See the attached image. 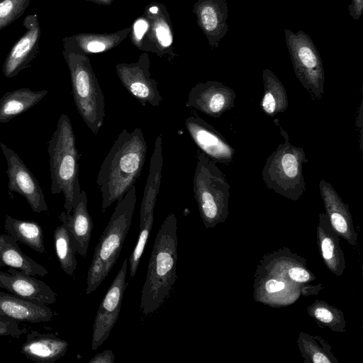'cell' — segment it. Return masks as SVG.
Returning a JSON list of instances; mask_svg holds the SVG:
<instances>
[{
    "mask_svg": "<svg viewBox=\"0 0 363 363\" xmlns=\"http://www.w3.org/2000/svg\"><path fill=\"white\" fill-rule=\"evenodd\" d=\"M325 214L333 230L350 245L356 246L358 234L354 230L352 214L333 186L323 179L318 184Z\"/></svg>",
    "mask_w": 363,
    "mask_h": 363,
    "instance_id": "obj_15",
    "label": "cell"
},
{
    "mask_svg": "<svg viewBox=\"0 0 363 363\" xmlns=\"http://www.w3.org/2000/svg\"><path fill=\"white\" fill-rule=\"evenodd\" d=\"M27 31L11 48L3 66L6 77H13L23 69L37 45L40 27L36 15L28 16L24 21Z\"/></svg>",
    "mask_w": 363,
    "mask_h": 363,
    "instance_id": "obj_21",
    "label": "cell"
},
{
    "mask_svg": "<svg viewBox=\"0 0 363 363\" xmlns=\"http://www.w3.org/2000/svg\"><path fill=\"white\" fill-rule=\"evenodd\" d=\"M308 315L320 328L338 333L346 332V320L343 312L323 300H315L306 308Z\"/></svg>",
    "mask_w": 363,
    "mask_h": 363,
    "instance_id": "obj_30",
    "label": "cell"
},
{
    "mask_svg": "<svg viewBox=\"0 0 363 363\" xmlns=\"http://www.w3.org/2000/svg\"><path fill=\"white\" fill-rule=\"evenodd\" d=\"M52 194L62 193L64 208L72 212L81 193L79 182V154L69 117L62 113L48 143Z\"/></svg>",
    "mask_w": 363,
    "mask_h": 363,
    "instance_id": "obj_3",
    "label": "cell"
},
{
    "mask_svg": "<svg viewBox=\"0 0 363 363\" xmlns=\"http://www.w3.org/2000/svg\"><path fill=\"white\" fill-rule=\"evenodd\" d=\"M0 311L16 321L40 323L50 321L54 312L48 306L39 305L13 294L0 291Z\"/></svg>",
    "mask_w": 363,
    "mask_h": 363,
    "instance_id": "obj_20",
    "label": "cell"
},
{
    "mask_svg": "<svg viewBox=\"0 0 363 363\" xmlns=\"http://www.w3.org/2000/svg\"><path fill=\"white\" fill-rule=\"evenodd\" d=\"M196 158L193 191L205 227L212 228L228 216L230 186L214 161L201 151Z\"/></svg>",
    "mask_w": 363,
    "mask_h": 363,
    "instance_id": "obj_6",
    "label": "cell"
},
{
    "mask_svg": "<svg viewBox=\"0 0 363 363\" xmlns=\"http://www.w3.org/2000/svg\"><path fill=\"white\" fill-rule=\"evenodd\" d=\"M317 244L322 260L328 269L340 277L346 268V261L340 247V237L331 228L325 213H320L316 227Z\"/></svg>",
    "mask_w": 363,
    "mask_h": 363,
    "instance_id": "obj_19",
    "label": "cell"
},
{
    "mask_svg": "<svg viewBox=\"0 0 363 363\" xmlns=\"http://www.w3.org/2000/svg\"><path fill=\"white\" fill-rule=\"evenodd\" d=\"M264 93L259 106L262 111L270 117L284 113L289 106L285 87L278 77L269 69L262 72Z\"/></svg>",
    "mask_w": 363,
    "mask_h": 363,
    "instance_id": "obj_26",
    "label": "cell"
},
{
    "mask_svg": "<svg viewBox=\"0 0 363 363\" xmlns=\"http://www.w3.org/2000/svg\"><path fill=\"white\" fill-rule=\"evenodd\" d=\"M185 127L200 150L215 162L229 164L235 149L211 125L199 116H190L184 120Z\"/></svg>",
    "mask_w": 363,
    "mask_h": 363,
    "instance_id": "obj_13",
    "label": "cell"
},
{
    "mask_svg": "<svg viewBox=\"0 0 363 363\" xmlns=\"http://www.w3.org/2000/svg\"><path fill=\"white\" fill-rule=\"evenodd\" d=\"M200 16L203 28L214 40L218 41L226 34L228 6L225 0H211L204 4Z\"/></svg>",
    "mask_w": 363,
    "mask_h": 363,
    "instance_id": "obj_29",
    "label": "cell"
},
{
    "mask_svg": "<svg viewBox=\"0 0 363 363\" xmlns=\"http://www.w3.org/2000/svg\"><path fill=\"white\" fill-rule=\"evenodd\" d=\"M47 94V90L32 91L28 88H21L5 93L0 99V123H7L28 111Z\"/></svg>",
    "mask_w": 363,
    "mask_h": 363,
    "instance_id": "obj_24",
    "label": "cell"
},
{
    "mask_svg": "<svg viewBox=\"0 0 363 363\" xmlns=\"http://www.w3.org/2000/svg\"><path fill=\"white\" fill-rule=\"evenodd\" d=\"M0 147L7 163L9 191L23 196L34 212L47 211L48 208L43 190L30 170L6 145L0 143Z\"/></svg>",
    "mask_w": 363,
    "mask_h": 363,
    "instance_id": "obj_11",
    "label": "cell"
},
{
    "mask_svg": "<svg viewBox=\"0 0 363 363\" xmlns=\"http://www.w3.org/2000/svg\"><path fill=\"white\" fill-rule=\"evenodd\" d=\"M106 45L99 41H91L87 45V49L91 52H99L105 50Z\"/></svg>",
    "mask_w": 363,
    "mask_h": 363,
    "instance_id": "obj_40",
    "label": "cell"
},
{
    "mask_svg": "<svg viewBox=\"0 0 363 363\" xmlns=\"http://www.w3.org/2000/svg\"><path fill=\"white\" fill-rule=\"evenodd\" d=\"M18 242L8 234H0V268L9 267L32 276L48 274L43 266L21 251Z\"/></svg>",
    "mask_w": 363,
    "mask_h": 363,
    "instance_id": "obj_23",
    "label": "cell"
},
{
    "mask_svg": "<svg viewBox=\"0 0 363 363\" xmlns=\"http://www.w3.org/2000/svg\"><path fill=\"white\" fill-rule=\"evenodd\" d=\"M350 16L354 20H358L363 13V0H352L348 7Z\"/></svg>",
    "mask_w": 363,
    "mask_h": 363,
    "instance_id": "obj_37",
    "label": "cell"
},
{
    "mask_svg": "<svg viewBox=\"0 0 363 363\" xmlns=\"http://www.w3.org/2000/svg\"><path fill=\"white\" fill-rule=\"evenodd\" d=\"M29 0H2L0 1V30L23 13Z\"/></svg>",
    "mask_w": 363,
    "mask_h": 363,
    "instance_id": "obj_33",
    "label": "cell"
},
{
    "mask_svg": "<svg viewBox=\"0 0 363 363\" xmlns=\"http://www.w3.org/2000/svg\"><path fill=\"white\" fill-rule=\"evenodd\" d=\"M120 77L128 91L142 106L149 104L154 107L160 106L163 98L157 89V83L145 73L124 69L121 72Z\"/></svg>",
    "mask_w": 363,
    "mask_h": 363,
    "instance_id": "obj_25",
    "label": "cell"
},
{
    "mask_svg": "<svg viewBox=\"0 0 363 363\" xmlns=\"http://www.w3.org/2000/svg\"><path fill=\"white\" fill-rule=\"evenodd\" d=\"M147 153L140 128L123 129L114 141L98 172L96 184L102 196L101 212L121 200L140 178Z\"/></svg>",
    "mask_w": 363,
    "mask_h": 363,
    "instance_id": "obj_1",
    "label": "cell"
},
{
    "mask_svg": "<svg viewBox=\"0 0 363 363\" xmlns=\"http://www.w3.org/2000/svg\"><path fill=\"white\" fill-rule=\"evenodd\" d=\"M154 216H150L147 219L145 224L140 228L139 236L136 245L135 246L128 259L130 264V278L135 276L138 270L141 257L152 228Z\"/></svg>",
    "mask_w": 363,
    "mask_h": 363,
    "instance_id": "obj_32",
    "label": "cell"
},
{
    "mask_svg": "<svg viewBox=\"0 0 363 363\" xmlns=\"http://www.w3.org/2000/svg\"><path fill=\"white\" fill-rule=\"evenodd\" d=\"M324 287L321 284L313 285L311 283L303 284L301 286V295L303 296H308L311 295H318L320 294Z\"/></svg>",
    "mask_w": 363,
    "mask_h": 363,
    "instance_id": "obj_38",
    "label": "cell"
},
{
    "mask_svg": "<svg viewBox=\"0 0 363 363\" xmlns=\"http://www.w3.org/2000/svg\"><path fill=\"white\" fill-rule=\"evenodd\" d=\"M115 356L112 350H106L93 357L89 363H113Z\"/></svg>",
    "mask_w": 363,
    "mask_h": 363,
    "instance_id": "obj_36",
    "label": "cell"
},
{
    "mask_svg": "<svg viewBox=\"0 0 363 363\" xmlns=\"http://www.w3.org/2000/svg\"><path fill=\"white\" fill-rule=\"evenodd\" d=\"M279 133L283 137V142L267 157L262 177L269 189L297 201L306 190L303 164L308 160L304 150L293 145L287 132L280 126Z\"/></svg>",
    "mask_w": 363,
    "mask_h": 363,
    "instance_id": "obj_5",
    "label": "cell"
},
{
    "mask_svg": "<svg viewBox=\"0 0 363 363\" xmlns=\"http://www.w3.org/2000/svg\"><path fill=\"white\" fill-rule=\"evenodd\" d=\"M0 288L39 305L48 306L57 301L56 293L46 283L13 268L0 272Z\"/></svg>",
    "mask_w": 363,
    "mask_h": 363,
    "instance_id": "obj_14",
    "label": "cell"
},
{
    "mask_svg": "<svg viewBox=\"0 0 363 363\" xmlns=\"http://www.w3.org/2000/svg\"><path fill=\"white\" fill-rule=\"evenodd\" d=\"M296 343L305 363H339L331 346L318 335L301 331Z\"/></svg>",
    "mask_w": 363,
    "mask_h": 363,
    "instance_id": "obj_28",
    "label": "cell"
},
{
    "mask_svg": "<svg viewBox=\"0 0 363 363\" xmlns=\"http://www.w3.org/2000/svg\"><path fill=\"white\" fill-rule=\"evenodd\" d=\"M87 202L86 192L82 190L72 212L69 213L62 212L58 217L67 229L76 252L82 257L86 255L93 229Z\"/></svg>",
    "mask_w": 363,
    "mask_h": 363,
    "instance_id": "obj_17",
    "label": "cell"
},
{
    "mask_svg": "<svg viewBox=\"0 0 363 363\" xmlns=\"http://www.w3.org/2000/svg\"><path fill=\"white\" fill-rule=\"evenodd\" d=\"M177 219L169 213L156 236L140 298L145 315L157 311L169 297L177 279Z\"/></svg>",
    "mask_w": 363,
    "mask_h": 363,
    "instance_id": "obj_2",
    "label": "cell"
},
{
    "mask_svg": "<svg viewBox=\"0 0 363 363\" xmlns=\"http://www.w3.org/2000/svg\"><path fill=\"white\" fill-rule=\"evenodd\" d=\"M69 343L51 333L33 330L27 335L21 352L27 359L38 363H54L64 357Z\"/></svg>",
    "mask_w": 363,
    "mask_h": 363,
    "instance_id": "obj_18",
    "label": "cell"
},
{
    "mask_svg": "<svg viewBox=\"0 0 363 363\" xmlns=\"http://www.w3.org/2000/svg\"><path fill=\"white\" fill-rule=\"evenodd\" d=\"M150 12L152 13H156L158 11V9L156 6H152L150 9Z\"/></svg>",
    "mask_w": 363,
    "mask_h": 363,
    "instance_id": "obj_41",
    "label": "cell"
},
{
    "mask_svg": "<svg viewBox=\"0 0 363 363\" xmlns=\"http://www.w3.org/2000/svg\"><path fill=\"white\" fill-rule=\"evenodd\" d=\"M259 264L296 284L311 283L316 279L306 259L286 247L264 255Z\"/></svg>",
    "mask_w": 363,
    "mask_h": 363,
    "instance_id": "obj_16",
    "label": "cell"
},
{
    "mask_svg": "<svg viewBox=\"0 0 363 363\" xmlns=\"http://www.w3.org/2000/svg\"><path fill=\"white\" fill-rule=\"evenodd\" d=\"M301 286L259 264L254 275L253 298L269 307H286L300 298Z\"/></svg>",
    "mask_w": 363,
    "mask_h": 363,
    "instance_id": "obj_9",
    "label": "cell"
},
{
    "mask_svg": "<svg viewBox=\"0 0 363 363\" xmlns=\"http://www.w3.org/2000/svg\"><path fill=\"white\" fill-rule=\"evenodd\" d=\"M56 257L62 269L68 275L73 276L77 268V253L69 233L62 223L57 227L53 235Z\"/></svg>",
    "mask_w": 363,
    "mask_h": 363,
    "instance_id": "obj_31",
    "label": "cell"
},
{
    "mask_svg": "<svg viewBox=\"0 0 363 363\" xmlns=\"http://www.w3.org/2000/svg\"><path fill=\"white\" fill-rule=\"evenodd\" d=\"M26 328H21L18 322L9 318L0 311V336L19 337L26 333Z\"/></svg>",
    "mask_w": 363,
    "mask_h": 363,
    "instance_id": "obj_34",
    "label": "cell"
},
{
    "mask_svg": "<svg viewBox=\"0 0 363 363\" xmlns=\"http://www.w3.org/2000/svg\"><path fill=\"white\" fill-rule=\"evenodd\" d=\"M156 35L160 43L167 47L172 42V37L169 27L164 23H159L156 28Z\"/></svg>",
    "mask_w": 363,
    "mask_h": 363,
    "instance_id": "obj_35",
    "label": "cell"
},
{
    "mask_svg": "<svg viewBox=\"0 0 363 363\" xmlns=\"http://www.w3.org/2000/svg\"><path fill=\"white\" fill-rule=\"evenodd\" d=\"M128 269L125 259L121 269L108 288L97 311L93 325L91 349L96 350L108 337L116 323L122 305Z\"/></svg>",
    "mask_w": 363,
    "mask_h": 363,
    "instance_id": "obj_10",
    "label": "cell"
},
{
    "mask_svg": "<svg viewBox=\"0 0 363 363\" xmlns=\"http://www.w3.org/2000/svg\"><path fill=\"white\" fill-rule=\"evenodd\" d=\"M147 23L143 19H140L135 22L134 25V33L138 40H140L143 38L147 29Z\"/></svg>",
    "mask_w": 363,
    "mask_h": 363,
    "instance_id": "obj_39",
    "label": "cell"
},
{
    "mask_svg": "<svg viewBox=\"0 0 363 363\" xmlns=\"http://www.w3.org/2000/svg\"><path fill=\"white\" fill-rule=\"evenodd\" d=\"M162 164V135L159 134L155 142L149 174L141 202L140 228L145 224L150 216H154V209L161 184Z\"/></svg>",
    "mask_w": 363,
    "mask_h": 363,
    "instance_id": "obj_22",
    "label": "cell"
},
{
    "mask_svg": "<svg viewBox=\"0 0 363 363\" xmlns=\"http://www.w3.org/2000/svg\"><path fill=\"white\" fill-rule=\"evenodd\" d=\"M234 90L216 81L199 83L189 92L185 106L213 118H219L235 106Z\"/></svg>",
    "mask_w": 363,
    "mask_h": 363,
    "instance_id": "obj_12",
    "label": "cell"
},
{
    "mask_svg": "<svg viewBox=\"0 0 363 363\" xmlns=\"http://www.w3.org/2000/svg\"><path fill=\"white\" fill-rule=\"evenodd\" d=\"M295 74L308 93L320 99L324 93L325 74L320 53L310 36L303 30H284Z\"/></svg>",
    "mask_w": 363,
    "mask_h": 363,
    "instance_id": "obj_7",
    "label": "cell"
},
{
    "mask_svg": "<svg viewBox=\"0 0 363 363\" xmlns=\"http://www.w3.org/2000/svg\"><path fill=\"white\" fill-rule=\"evenodd\" d=\"M4 228L7 234L18 242L37 252H45L43 229L36 221L17 219L8 215L5 219Z\"/></svg>",
    "mask_w": 363,
    "mask_h": 363,
    "instance_id": "obj_27",
    "label": "cell"
},
{
    "mask_svg": "<svg viewBox=\"0 0 363 363\" xmlns=\"http://www.w3.org/2000/svg\"><path fill=\"white\" fill-rule=\"evenodd\" d=\"M72 87L77 109L86 126L97 135L104 124L105 99L99 84L83 65L72 66Z\"/></svg>",
    "mask_w": 363,
    "mask_h": 363,
    "instance_id": "obj_8",
    "label": "cell"
},
{
    "mask_svg": "<svg viewBox=\"0 0 363 363\" xmlns=\"http://www.w3.org/2000/svg\"><path fill=\"white\" fill-rule=\"evenodd\" d=\"M135 203L136 188L134 185L117 202L95 247L87 274V295L94 291L106 278L120 255L130 227Z\"/></svg>",
    "mask_w": 363,
    "mask_h": 363,
    "instance_id": "obj_4",
    "label": "cell"
}]
</instances>
